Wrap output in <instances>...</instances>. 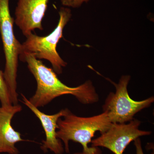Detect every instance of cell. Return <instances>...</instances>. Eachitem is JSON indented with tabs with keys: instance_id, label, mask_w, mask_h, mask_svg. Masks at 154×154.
<instances>
[{
	"instance_id": "12",
	"label": "cell",
	"mask_w": 154,
	"mask_h": 154,
	"mask_svg": "<svg viewBox=\"0 0 154 154\" xmlns=\"http://www.w3.org/2000/svg\"><path fill=\"white\" fill-rule=\"evenodd\" d=\"M134 141V145L135 146L136 149V154H144L140 139L138 138Z\"/></svg>"
},
{
	"instance_id": "2",
	"label": "cell",
	"mask_w": 154,
	"mask_h": 154,
	"mask_svg": "<svg viewBox=\"0 0 154 154\" xmlns=\"http://www.w3.org/2000/svg\"><path fill=\"white\" fill-rule=\"evenodd\" d=\"M63 117V120L61 118L58 120L57 137L63 142L67 153L69 152V142L71 140L81 143L83 152L88 154L95 153L99 148L89 147L88 144L91 143L96 131L103 133L112 125L105 111L91 117H83L76 116L70 111Z\"/></svg>"
},
{
	"instance_id": "3",
	"label": "cell",
	"mask_w": 154,
	"mask_h": 154,
	"mask_svg": "<svg viewBox=\"0 0 154 154\" xmlns=\"http://www.w3.org/2000/svg\"><path fill=\"white\" fill-rule=\"evenodd\" d=\"M14 18L10 13L9 0H0V34L6 63L4 75L8 88L12 105H18L17 77L18 59L22 52V44L14 31Z\"/></svg>"
},
{
	"instance_id": "1",
	"label": "cell",
	"mask_w": 154,
	"mask_h": 154,
	"mask_svg": "<svg viewBox=\"0 0 154 154\" xmlns=\"http://www.w3.org/2000/svg\"><path fill=\"white\" fill-rule=\"evenodd\" d=\"M19 58L27 63L37 82L35 94L29 100L35 107H44L55 98L64 95H73L85 105L99 101V96L91 81L78 87H69L59 79L53 70L45 66L41 61L30 54L22 52Z\"/></svg>"
},
{
	"instance_id": "8",
	"label": "cell",
	"mask_w": 154,
	"mask_h": 154,
	"mask_svg": "<svg viewBox=\"0 0 154 154\" xmlns=\"http://www.w3.org/2000/svg\"><path fill=\"white\" fill-rule=\"evenodd\" d=\"M23 103L30 108L40 120L45 134V140L42 141L41 148L45 152L50 150L55 154H62L64 149L60 140L57 137V129H58L57 121L60 118L65 116L70 111L68 109H62L58 113L53 115H47L38 110L21 94Z\"/></svg>"
},
{
	"instance_id": "10",
	"label": "cell",
	"mask_w": 154,
	"mask_h": 154,
	"mask_svg": "<svg viewBox=\"0 0 154 154\" xmlns=\"http://www.w3.org/2000/svg\"><path fill=\"white\" fill-rule=\"evenodd\" d=\"M0 102L2 106L12 105L8 88L6 83L4 73L0 70Z\"/></svg>"
},
{
	"instance_id": "6",
	"label": "cell",
	"mask_w": 154,
	"mask_h": 154,
	"mask_svg": "<svg viewBox=\"0 0 154 154\" xmlns=\"http://www.w3.org/2000/svg\"><path fill=\"white\" fill-rule=\"evenodd\" d=\"M141 122L137 119L127 123H112L107 131L91 142L92 147L106 148L114 154H123L127 146L141 136L149 135L151 132L139 129Z\"/></svg>"
},
{
	"instance_id": "13",
	"label": "cell",
	"mask_w": 154,
	"mask_h": 154,
	"mask_svg": "<svg viewBox=\"0 0 154 154\" xmlns=\"http://www.w3.org/2000/svg\"><path fill=\"white\" fill-rule=\"evenodd\" d=\"M102 153V151H101V150H100V149H99V150H98V151H97V152H96L95 153H94V154H101ZM74 154H88L86 153L85 152H78V153H75Z\"/></svg>"
},
{
	"instance_id": "4",
	"label": "cell",
	"mask_w": 154,
	"mask_h": 154,
	"mask_svg": "<svg viewBox=\"0 0 154 154\" xmlns=\"http://www.w3.org/2000/svg\"><path fill=\"white\" fill-rule=\"evenodd\" d=\"M59 14V20L54 30L45 36L31 33L22 44V52L28 53L37 59L49 61L54 72L60 74L62 73L63 67L66 66L67 63L58 53L57 46L62 37L65 26L71 18V11L69 8L62 7Z\"/></svg>"
},
{
	"instance_id": "5",
	"label": "cell",
	"mask_w": 154,
	"mask_h": 154,
	"mask_svg": "<svg viewBox=\"0 0 154 154\" xmlns=\"http://www.w3.org/2000/svg\"><path fill=\"white\" fill-rule=\"evenodd\" d=\"M131 76L122 75L118 84L111 82L116 88L115 93L110 92L103 105V112H107L111 123H125L134 119L135 115L149 107L154 102V96L142 101H136L130 97L127 86Z\"/></svg>"
},
{
	"instance_id": "7",
	"label": "cell",
	"mask_w": 154,
	"mask_h": 154,
	"mask_svg": "<svg viewBox=\"0 0 154 154\" xmlns=\"http://www.w3.org/2000/svg\"><path fill=\"white\" fill-rule=\"evenodd\" d=\"M49 0H18L15 9L16 25L27 36L36 29L43 30L42 21Z\"/></svg>"
},
{
	"instance_id": "11",
	"label": "cell",
	"mask_w": 154,
	"mask_h": 154,
	"mask_svg": "<svg viewBox=\"0 0 154 154\" xmlns=\"http://www.w3.org/2000/svg\"><path fill=\"white\" fill-rule=\"evenodd\" d=\"M89 0H61L63 5L73 8H79L84 2H87Z\"/></svg>"
},
{
	"instance_id": "9",
	"label": "cell",
	"mask_w": 154,
	"mask_h": 154,
	"mask_svg": "<svg viewBox=\"0 0 154 154\" xmlns=\"http://www.w3.org/2000/svg\"><path fill=\"white\" fill-rule=\"evenodd\" d=\"M22 110V106L18 104L0 107V153L19 154L15 144L26 141L22 138L20 133L16 131L11 125L14 116Z\"/></svg>"
}]
</instances>
